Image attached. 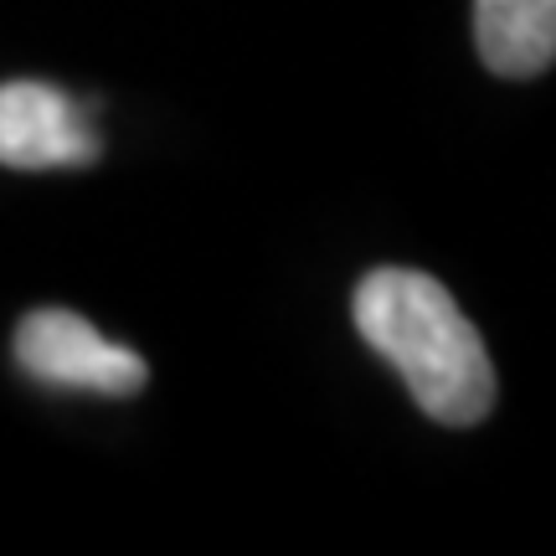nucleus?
I'll return each instance as SVG.
<instances>
[{
	"instance_id": "7ed1b4c3",
	"label": "nucleus",
	"mask_w": 556,
	"mask_h": 556,
	"mask_svg": "<svg viewBox=\"0 0 556 556\" xmlns=\"http://www.w3.org/2000/svg\"><path fill=\"white\" fill-rule=\"evenodd\" d=\"M99 160V135L58 83H0V165L5 170H78Z\"/></svg>"
},
{
	"instance_id": "f257e3e1",
	"label": "nucleus",
	"mask_w": 556,
	"mask_h": 556,
	"mask_svg": "<svg viewBox=\"0 0 556 556\" xmlns=\"http://www.w3.org/2000/svg\"><path fill=\"white\" fill-rule=\"evenodd\" d=\"M356 330L422 413L443 428H475L495 413L500 381L469 315L433 274L377 268L356 283Z\"/></svg>"
},
{
	"instance_id": "20e7f679",
	"label": "nucleus",
	"mask_w": 556,
	"mask_h": 556,
	"mask_svg": "<svg viewBox=\"0 0 556 556\" xmlns=\"http://www.w3.org/2000/svg\"><path fill=\"white\" fill-rule=\"evenodd\" d=\"M475 47L500 78H541L556 58V0H475Z\"/></svg>"
},
{
	"instance_id": "f03ea898",
	"label": "nucleus",
	"mask_w": 556,
	"mask_h": 556,
	"mask_svg": "<svg viewBox=\"0 0 556 556\" xmlns=\"http://www.w3.org/2000/svg\"><path fill=\"white\" fill-rule=\"evenodd\" d=\"M16 366L31 381L93 397H135L150 381L139 351L109 340L73 309H31L16 325Z\"/></svg>"
}]
</instances>
